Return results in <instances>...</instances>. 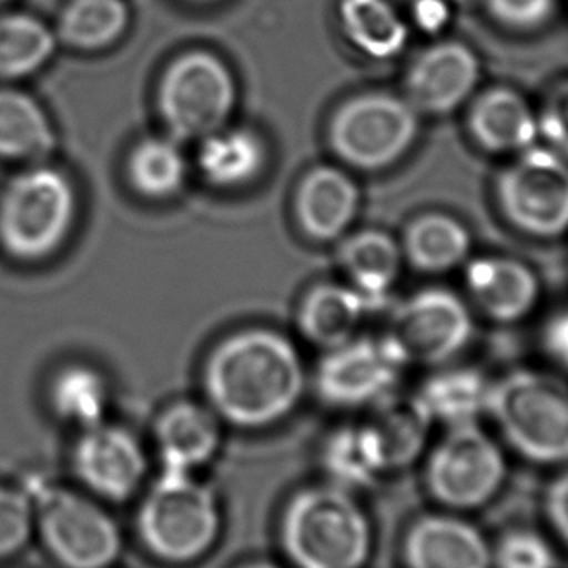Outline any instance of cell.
I'll use <instances>...</instances> for the list:
<instances>
[{
  "mask_svg": "<svg viewBox=\"0 0 568 568\" xmlns=\"http://www.w3.org/2000/svg\"><path fill=\"white\" fill-rule=\"evenodd\" d=\"M467 293L475 306L497 324H514L531 314L539 301V281L513 257H479L467 265Z\"/></svg>",
  "mask_w": 568,
  "mask_h": 568,
  "instance_id": "obj_18",
  "label": "cell"
},
{
  "mask_svg": "<svg viewBox=\"0 0 568 568\" xmlns=\"http://www.w3.org/2000/svg\"><path fill=\"white\" fill-rule=\"evenodd\" d=\"M506 462L498 444L475 423L448 426L426 459V489L450 510L487 505L505 481Z\"/></svg>",
  "mask_w": 568,
  "mask_h": 568,
  "instance_id": "obj_11",
  "label": "cell"
},
{
  "mask_svg": "<svg viewBox=\"0 0 568 568\" xmlns=\"http://www.w3.org/2000/svg\"><path fill=\"white\" fill-rule=\"evenodd\" d=\"M71 467L82 489L92 497L125 503L141 489L149 474V458L129 428L103 420L80 430L72 446Z\"/></svg>",
  "mask_w": 568,
  "mask_h": 568,
  "instance_id": "obj_12",
  "label": "cell"
},
{
  "mask_svg": "<svg viewBox=\"0 0 568 568\" xmlns=\"http://www.w3.org/2000/svg\"><path fill=\"white\" fill-rule=\"evenodd\" d=\"M467 131L481 151L518 154L539 136L537 113L514 88L495 87L475 98L467 111Z\"/></svg>",
  "mask_w": 568,
  "mask_h": 568,
  "instance_id": "obj_19",
  "label": "cell"
},
{
  "mask_svg": "<svg viewBox=\"0 0 568 568\" xmlns=\"http://www.w3.org/2000/svg\"><path fill=\"white\" fill-rule=\"evenodd\" d=\"M237 568H283L278 567L276 562H271V560H250V562H245L242 567Z\"/></svg>",
  "mask_w": 568,
  "mask_h": 568,
  "instance_id": "obj_39",
  "label": "cell"
},
{
  "mask_svg": "<svg viewBox=\"0 0 568 568\" xmlns=\"http://www.w3.org/2000/svg\"><path fill=\"white\" fill-rule=\"evenodd\" d=\"M341 32L363 55L386 61L402 53L409 26L389 0H341Z\"/></svg>",
  "mask_w": 568,
  "mask_h": 568,
  "instance_id": "obj_25",
  "label": "cell"
},
{
  "mask_svg": "<svg viewBox=\"0 0 568 568\" xmlns=\"http://www.w3.org/2000/svg\"><path fill=\"white\" fill-rule=\"evenodd\" d=\"M193 2H213V0H193Z\"/></svg>",
  "mask_w": 568,
  "mask_h": 568,
  "instance_id": "obj_40",
  "label": "cell"
},
{
  "mask_svg": "<svg viewBox=\"0 0 568 568\" xmlns=\"http://www.w3.org/2000/svg\"><path fill=\"white\" fill-rule=\"evenodd\" d=\"M485 14L514 32H536L549 24L557 0H479Z\"/></svg>",
  "mask_w": 568,
  "mask_h": 568,
  "instance_id": "obj_35",
  "label": "cell"
},
{
  "mask_svg": "<svg viewBox=\"0 0 568 568\" xmlns=\"http://www.w3.org/2000/svg\"><path fill=\"white\" fill-rule=\"evenodd\" d=\"M485 413L506 444L539 466L568 464V386L536 371L490 382Z\"/></svg>",
  "mask_w": 568,
  "mask_h": 568,
  "instance_id": "obj_4",
  "label": "cell"
},
{
  "mask_svg": "<svg viewBox=\"0 0 568 568\" xmlns=\"http://www.w3.org/2000/svg\"><path fill=\"white\" fill-rule=\"evenodd\" d=\"M545 516L568 547V469L560 471L545 493Z\"/></svg>",
  "mask_w": 568,
  "mask_h": 568,
  "instance_id": "obj_37",
  "label": "cell"
},
{
  "mask_svg": "<svg viewBox=\"0 0 568 568\" xmlns=\"http://www.w3.org/2000/svg\"><path fill=\"white\" fill-rule=\"evenodd\" d=\"M495 568H557V555L536 529L516 528L490 547Z\"/></svg>",
  "mask_w": 568,
  "mask_h": 568,
  "instance_id": "obj_34",
  "label": "cell"
},
{
  "mask_svg": "<svg viewBox=\"0 0 568 568\" xmlns=\"http://www.w3.org/2000/svg\"><path fill=\"white\" fill-rule=\"evenodd\" d=\"M33 503V528L43 547L63 568H111L123 551L118 521L92 495L40 487L28 493Z\"/></svg>",
  "mask_w": 568,
  "mask_h": 568,
  "instance_id": "obj_6",
  "label": "cell"
},
{
  "mask_svg": "<svg viewBox=\"0 0 568 568\" xmlns=\"http://www.w3.org/2000/svg\"><path fill=\"white\" fill-rule=\"evenodd\" d=\"M324 467L333 485L347 490L371 485L384 474V462L368 423L343 426L333 433L325 443Z\"/></svg>",
  "mask_w": 568,
  "mask_h": 568,
  "instance_id": "obj_29",
  "label": "cell"
},
{
  "mask_svg": "<svg viewBox=\"0 0 568 568\" xmlns=\"http://www.w3.org/2000/svg\"><path fill=\"white\" fill-rule=\"evenodd\" d=\"M278 539L294 568H363L371 557L368 516L351 490L333 483L306 487L288 498Z\"/></svg>",
  "mask_w": 568,
  "mask_h": 568,
  "instance_id": "obj_2",
  "label": "cell"
},
{
  "mask_svg": "<svg viewBox=\"0 0 568 568\" xmlns=\"http://www.w3.org/2000/svg\"><path fill=\"white\" fill-rule=\"evenodd\" d=\"M236 105V80L226 63L206 51L178 57L160 80V115L182 141H203L226 125Z\"/></svg>",
  "mask_w": 568,
  "mask_h": 568,
  "instance_id": "obj_8",
  "label": "cell"
},
{
  "mask_svg": "<svg viewBox=\"0 0 568 568\" xmlns=\"http://www.w3.org/2000/svg\"><path fill=\"white\" fill-rule=\"evenodd\" d=\"M126 24L123 0H71L59 20V40L80 51H100L115 43Z\"/></svg>",
  "mask_w": 568,
  "mask_h": 568,
  "instance_id": "obj_30",
  "label": "cell"
},
{
  "mask_svg": "<svg viewBox=\"0 0 568 568\" xmlns=\"http://www.w3.org/2000/svg\"><path fill=\"white\" fill-rule=\"evenodd\" d=\"M48 405L63 425L79 430L100 425L111 407L108 376L92 364H64L49 379Z\"/></svg>",
  "mask_w": 568,
  "mask_h": 568,
  "instance_id": "obj_24",
  "label": "cell"
},
{
  "mask_svg": "<svg viewBox=\"0 0 568 568\" xmlns=\"http://www.w3.org/2000/svg\"><path fill=\"white\" fill-rule=\"evenodd\" d=\"M539 134H544L549 149L568 159V80L552 88L544 110L537 115Z\"/></svg>",
  "mask_w": 568,
  "mask_h": 568,
  "instance_id": "obj_36",
  "label": "cell"
},
{
  "mask_svg": "<svg viewBox=\"0 0 568 568\" xmlns=\"http://www.w3.org/2000/svg\"><path fill=\"white\" fill-rule=\"evenodd\" d=\"M481 79V63L462 41H438L409 64L403 98L418 115H448L471 100Z\"/></svg>",
  "mask_w": 568,
  "mask_h": 568,
  "instance_id": "obj_14",
  "label": "cell"
},
{
  "mask_svg": "<svg viewBox=\"0 0 568 568\" xmlns=\"http://www.w3.org/2000/svg\"><path fill=\"white\" fill-rule=\"evenodd\" d=\"M221 417L209 403L180 399L162 409L154 423V444L164 469L195 474L221 450Z\"/></svg>",
  "mask_w": 568,
  "mask_h": 568,
  "instance_id": "obj_16",
  "label": "cell"
},
{
  "mask_svg": "<svg viewBox=\"0 0 568 568\" xmlns=\"http://www.w3.org/2000/svg\"><path fill=\"white\" fill-rule=\"evenodd\" d=\"M33 534V503L28 490L0 483V560L22 551Z\"/></svg>",
  "mask_w": 568,
  "mask_h": 568,
  "instance_id": "obj_33",
  "label": "cell"
},
{
  "mask_svg": "<svg viewBox=\"0 0 568 568\" xmlns=\"http://www.w3.org/2000/svg\"><path fill=\"white\" fill-rule=\"evenodd\" d=\"M4 2H9V0H0V4H4Z\"/></svg>",
  "mask_w": 568,
  "mask_h": 568,
  "instance_id": "obj_41",
  "label": "cell"
},
{
  "mask_svg": "<svg viewBox=\"0 0 568 568\" xmlns=\"http://www.w3.org/2000/svg\"><path fill=\"white\" fill-rule=\"evenodd\" d=\"M265 144L250 129H221L203 139L199 168L216 187H242L253 182L265 166Z\"/></svg>",
  "mask_w": 568,
  "mask_h": 568,
  "instance_id": "obj_27",
  "label": "cell"
},
{
  "mask_svg": "<svg viewBox=\"0 0 568 568\" xmlns=\"http://www.w3.org/2000/svg\"><path fill=\"white\" fill-rule=\"evenodd\" d=\"M418 115L403 95L364 92L335 110L327 129L335 156L355 170L394 166L417 141Z\"/></svg>",
  "mask_w": 568,
  "mask_h": 568,
  "instance_id": "obj_7",
  "label": "cell"
},
{
  "mask_svg": "<svg viewBox=\"0 0 568 568\" xmlns=\"http://www.w3.org/2000/svg\"><path fill=\"white\" fill-rule=\"evenodd\" d=\"M201 386L222 423L261 430L293 415L306 394L308 376L301 351L286 335L247 327L211 348Z\"/></svg>",
  "mask_w": 568,
  "mask_h": 568,
  "instance_id": "obj_1",
  "label": "cell"
},
{
  "mask_svg": "<svg viewBox=\"0 0 568 568\" xmlns=\"http://www.w3.org/2000/svg\"><path fill=\"white\" fill-rule=\"evenodd\" d=\"M74 216L71 180L55 168H30L0 197V242L17 260H43L63 245Z\"/></svg>",
  "mask_w": 568,
  "mask_h": 568,
  "instance_id": "obj_5",
  "label": "cell"
},
{
  "mask_svg": "<svg viewBox=\"0 0 568 568\" xmlns=\"http://www.w3.org/2000/svg\"><path fill=\"white\" fill-rule=\"evenodd\" d=\"M471 335L474 320L466 302L448 288L433 286L395 308L379 343L399 366H436L459 355Z\"/></svg>",
  "mask_w": 568,
  "mask_h": 568,
  "instance_id": "obj_10",
  "label": "cell"
},
{
  "mask_svg": "<svg viewBox=\"0 0 568 568\" xmlns=\"http://www.w3.org/2000/svg\"><path fill=\"white\" fill-rule=\"evenodd\" d=\"M368 308L371 304L351 284H316L302 301L298 327L312 345L329 351L355 339Z\"/></svg>",
  "mask_w": 568,
  "mask_h": 568,
  "instance_id": "obj_21",
  "label": "cell"
},
{
  "mask_svg": "<svg viewBox=\"0 0 568 568\" xmlns=\"http://www.w3.org/2000/svg\"><path fill=\"white\" fill-rule=\"evenodd\" d=\"M403 260L428 275L459 267L471 252V236L464 222L450 214H418L403 232Z\"/></svg>",
  "mask_w": 568,
  "mask_h": 568,
  "instance_id": "obj_23",
  "label": "cell"
},
{
  "mask_svg": "<svg viewBox=\"0 0 568 568\" xmlns=\"http://www.w3.org/2000/svg\"><path fill=\"white\" fill-rule=\"evenodd\" d=\"M372 435L378 444L384 469L407 467L425 450L426 438L435 418L417 395L387 394L374 403Z\"/></svg>",
  "mask_w": 568,
  "mask_h": 568,
  "instance_id": "obj_20",
  "label": "cell"
},
{
  "mask_svg": "<svg viewBox=\"0 0 568 568\" xmlns=\"http://www.w3.org/2000/svg\"><path fill=\"white\" fill-rule=\"evenodd\" d=\"M407 568H493L490 545L474 524L454 514H428L403 539Z\"/></svg>",
  "mask_w": 568,
  "mask_h": 568,
  "instance_id": "obj_15",
  "label": "cell"
},
{
  "mask_svg": "<svg viewBox=\"0 0 568 568\" xmlns=\"http://www.w3.org/2000/svg\"><path fill=\"white\" fill-rule=\"evenodd\" d=\"M544 345L547 355L568 371V310L552 317L545 329Z\"/></svg>",
  "mask_w": 568,
  "mask_h": 568,
  "instance_id": "obj_38",
  "label": "cell"
},
{
  "mask_svg": "<svg viewBox=\"0 0 568 568\" xmlns=\"http://www.w3.org/2000/svg\"><path fill=\"white\" fill-rule=\"evenodd\" d=\"M294 209L306 236L316 242H333L345 236L355 222L361 190L345 170L317 166L298 185Z\"/></svg>",
  "mask_w": 568,
  "mask_h": 568,
  "instance_id": "obj_17",
  "label": "cell"
},
{
  "mask_svg": "<svg viewBox=\"0 0 568 568\" xmlns=\"http://www.w3.org/2000/svg\"><path fill=\"white\" fill-rule=\"evenodd\" d=\"M402 366L387 355L382 343L351 339L325 351L314 374L317 397L339 409L374 405L392 394Z\"/></svg>",
  "mask_w": 568,
  "mask_h": 568,
  "instance_id": "obj_13",
  "label": "cell"
},
{
  "mask_svg": "<svg viewBox=\"0 0 568 568\" xmlns=\"http://www.w3.org/2000/svg\"><path fill=\"white\" fill-rule=\"evenodd\" d=\"M402 244L384 230H361L339 245V265L366 302L384 298L399 278Z\"/></svg>",
  "mask_w": 568,
  "mask_h": 568,
  "instance_id": "obj_22",
  "label": "cell"
},
{
  "mask_svg": "<svg viewBox=\"0 0 568 568\" xmlns=\"http://www.w3.org/2000/svg\"><path fill=\"white\" fill-rule=\"evenodd\" d=\"M187 164L180 146L168 139L139 142L129 159V178L134 190L152 199H166L182 190Z\"/></svg>",
  "mask_w": 568,
  "mask_h": 568,
  "instance_id": "obj_32",
  "label": "cell"
},
{
  "mask_svg": "<svg viewBox=\"0 0 568 568\" xmlns=\"http://www.w3.org/2000/svg\"><path fill=\"white\" fill-rule=\"evenodd\" d=\"M57 48V36L30 14L0 17V79H24L40 71Z\"/></svg>",
  "mask_w": 568,
  "mask_h": 568,
  "instance_id": "obj_31",
  "label": "cell"
},
{
  "mask_svg": "<svg viewBox=\"0 0 568 568\" xmlns=\"http://www.w3.org/2000/svg\"><path fill=\"white\" fill-rule=\"evenodd\" d=\"M48 113L32 95L0 88V159L41 162L55 149Z\"/></svg>",
  "mask_w": 568,
  "mask_h": 568,
  "instance_id": "obj_26",
  "label": "cell"
},
{
  "mask_svg": "<svg viewBox=\"0 0 568 568\" xmlns=\"http://www.w3.org/2000/svg\"><path fill=\"white\" fill-rule=\"evenodd\" d=\"M497 205L521 234L562 236L568 230V159L552 149L529 146L498 174Z\"/></svg>",
  "mask_w": 568,
  "mask_h": 568,
  "instance_id": "obj_9",
  "label": "cell"
},
{
  "mask_svg": "<svg viewBox=\"0 0 568 568\" xmlns=\"http://www.w3.org/2000/svg\"><path fill=\"white\" fill-rule=\"evenodd\" d=\"M490 382L475 368H448L426 379L418 397L435 420L448 426L475 423L487 407Z\"/></svg>",
  "mask_w": 568,
  "mask_h": 568,
  "instance_id": "obj_28",
  "label": "cell"
},
{
  "mask_svg": "<svg viewBox=\"0 0 568 568\" xmlns=\"http://www.w3.org/2000/svg\"><path fill=\"white\" fill-rule=\"evenodd\" d=\"M221 529L219 497L195 474L162 469L136 514L142 547L168 565H190L205 557Z\"/></svg>",
  "mask_w": 568,
  "mask_h": 568,
  "instance_id": "obj_3",
  "label": "cell"
}]
</instances>
